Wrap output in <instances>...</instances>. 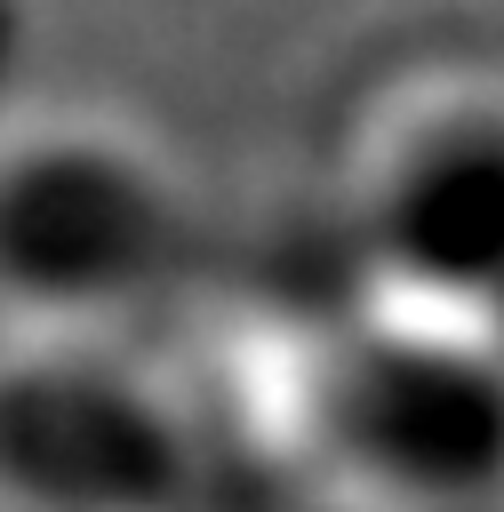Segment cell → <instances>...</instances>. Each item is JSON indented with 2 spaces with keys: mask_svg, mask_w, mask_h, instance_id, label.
I'll return each instance as SVG.
<instances>
[{
  "mask_svg": "<svg viewBox=\"0 0 504 512\" xmlns=\"http://www.w3.org/2000/svg\"><path fill=\"white\" fill-rule=\"evenodd\" d=\"M16 48H24V16L0 8V96H8V72H16Z\"/></svg>",
  "mask_w": 504,
  "mask_h": 512,
  "instance_id": "cell-5",
  "label": "cell"
},
{
  "mask_svg": "<svg viewBox=\"0 0 504 512\" xmlns=\"http://www.w3.org/2000/svg\"><path fill=\"white\" fill-rule=\"evenodd\" d=\"M192 248L176 152L112 104H0V328H120Z\"/></svg>",
  "mask_w": 504,
  "mask_h": 512,
  "instance_id": "cell-1",
  "label": "cell"
},
{
  "mask_svg": "<svg viewBox=\"0 0 504 512\" xmlns=\"http://www.w3.org/2000/svg\"><path fill=\"white\" fill-rule=\"evenodd\" d=\"M192 424L120 328H0V512H160Z\"/></svg>",
  "mask_w": 504,
  "mask_h": 512,
  "instance_id": "cell-4",
  "label": "cell"
},
{
  "mask_svg": "<svg viewBox=\"0 0 504 512\" xmlns=\"http://www.w3.org/2000/svg\"><path fill=\"white\" fill-rule=\"evenodd\" d=\"M312 480L384 512H440L504 480V320L368 288L328 320Z\"/></svg>",
  "mask_w": 504,
  "mask_h": 512,
  "instance_id": "cell-2",
  "label": "cell"
},
{
  "mask_svg": "<svg viewBox=\"0 0 504 512\" xmlns=\"http://www.w3.org/2000/svg\"><path fill=\"white\" fill-rule=\"evenodd\" d=\"M344 224L368 288L504 320V72L384 80L344 136Z\"/></svg>",
  "mask_w": 504,
  "mask_h": 512,
  "instance_id": "cell-3",
  "label": "cell"
}]
</instances>
